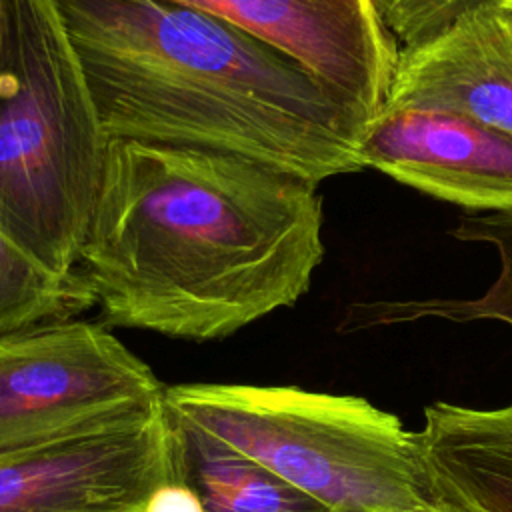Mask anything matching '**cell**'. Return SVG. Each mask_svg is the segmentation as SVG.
Segmentation results:
<instances>
[{"label":"cell","instance_id":"2e32d148","mask_svg":"<svg viewBox=\"0 0 512 512\" xmlns=\"http://www.w3.org/2000/svg\"><path fill=\"white\" fill-rule=\"evenodd\" d=\"M14 28V0H0V62L8 50Z\"/></svg>","mask_w":512,"mask_h":512},{"label":"cell","instance_id":"4fadbf2b","mask_svg":"<svg viewBox=\"0 0 512 512\" xmlns=\"http://www.w3.org/2000/svg\"><path fill=\"white\" fill-rule=\"evenodd\" d=\"M92 306L94 296L80 270L54 272L0 232V336L72 320Z\"/></svg>","mask_w":512,"mask_h":512},{"label":"cell","instance_id":"6da1fadb","mask_svg":"<svg viewBox=\"0 0 512 512\" xmlns=\"http://www.w3.org/2000/svg\"><path fill=\"white\" fill-rule=\"evenodd\" d=\"M322 258L318 184L240 154L108 140L78 260L104 326L220 340L294 306Z\"/></svg>","mask_w":512,"mask_h":512},{"label":"cell","instance_id":"7a4b0ae2","mask_svg":"<svg viewBox=\"0 0 512 512\" xmlns=\"http://www.w3.org/2000/svg\"><path fill=\"white\" fill-rule=\"evenodd\" d=\"M108 140L240 154L308 182L360 172L368 124L272 44L166 0H50Z\"/></svg>","mask_w":512,"mask_h":512},{"label":"cell","instance_id":"5b68a950","mask_svg":"<svg viewBox=\"0 0 512 512\" xmlns=\"http://www.w3.org/2000/svg\"><path fill=\"white\" fill-rule=\"evenodd\" d=\"M166 386L104 324L46 322L0 336V456L162 406Z\"/></svg>","mask_w":512,"mask_h":512},{"label":"cell","instance_id":"5bb4252c","mask_svg":"<svg viewBox=\"0 0 512 512\" xmlns=\"http://www.w3.org/2000/svg\"><path fill=\"white\" fill-rule=\"evenodd\" d=\"M482 0H374L400 46L416 44Z\"/></svg>","mask_w":512,"mask_h":512},{"label":"cell","instance_id":"9c48e42d","mask_svg":"<svg viewBox=\"0 0 512 512\" xmlns=\"http://www.w3.org/2000/svg\"><path fill=\"white\" fill-rule=\"evenodd\" d=\"M402 106L466 114L512 134V12L480 2L402 46L384 108Z\"/></svg>","mask_w":512,"mask_h":512},{"label":"cell","instance_id":"ac0fdd59","mask_svg":"<svg viewBox=\"0 0 512 512\" xmlns=\"http://www.w3.org/2000/svg\"><path fill=\"white\" fill-rule=\"evenodd\" d=\"M482 2H486V4H490V6H496V8H502V10L512 12V0H482ZM478 4H480V2H478Z\"/></svg>","mask_w":512,"mask_h":512},{"label":"cell","instance_id":"8fae6325","mask_svg":"<svg viewBox=\"0 0 512 512\" xmlns=\"http://www.w3.org/2000/svg\"><path fill=\"white\" fill-rule=\"evenodd\" d=\"M174 480L190 486L206 512H330L250 456L190 424L166 402Z\"/></svg>","mask_w":512,"mask_h":512},{"label":"cell","instance_id":"277c9868","mask_svg":"<svg viewBox=\"0 0 512 512\" xmlns=\"http://www.w3.org/2000/svg\"><path fill=\"white\" fill-rule=\"evenodd\" d=\"M166 406L250 456L330 512L414 508L440 500L420 432L366 398L298 386L174 384Z\"/></svg>","mask_w":512,"mask_h":512},{"label":"cell","instance_id":"3957f363","mask_svg":"<svg viewBox=\"0 0 512 512\" xmlns=\"http://www.w3.org/2000/svg\"><path fill=\"white\" fill-rule=\"evenodd\" d=\"M106 152L50 0H14L0 62V232L54 272L78 270Z\"/></svg>","mask_w":512,"mask_h":512},{"label":"cell","instance_id":"7c38bea8","mask_svg":"<svg viewBox=\"0 0 512 512\" xmlns=\"http://www.w3.org/2000/svg\"><path fill=\"white\" fill-rule=\"evenodd\" d=\"M460 242L490 246L498 256V274L492 284L472 298H410L356 302L348 308L342 330H368L418 320L476 322L492 320L512 328V212L464 216L450 230Z\"/></svg>","mask_w":512,"mask_h":512},{"label":"cell","instance_id":"ba28073f","mask_svg":"<svg viewBox=\"0 0 512 512\" xmlns=\"http://www.w3.org/2000/svg\"><path fill=\"white\" fill-rule=\"evenodd\" d=\"M358 156L396 182L438 200L512 212V134L436 108H384L362 130Z\"/></svg>","mask_w":512,"mask_h":512},{"label":"cell","instance_id":"30bf717a","mask_svg":"<svg viewBox=\"0 0 512 512\" xmlns=\"http://www.w3.org/2000/svg\"><path fill=\"white\" fill-rule=\"evenodd\" d=\"M420 446L440 498L466 512H512V402L428 404Z\"/></svg>","mask_w":512,"mask_h":512},{"label":"cell","instance_id":"e0dca14e","mask_svg":"<svg viewBox=\"0 0 512 512\" xmlns=\"http://www.w3.org/2000/svg\"><path fill=\"white\" fill-rule=\"evenodd\" d=\"M370 512H466L464 508H460L458 504L450 502V500H436L434 504H426V506H414V508H386V510H370Z\"/></svg>","mask_w":512,"mask_h":512},{"label":"cell","instance_id":"9a60e30c","mask_svg":"<svg viewBox=\"0 0 512 512\" xmlns=\"http://www.w3.org/2000/svg\"><path fill=\"white\" fill-rule=\"evenodd\" d=\"M142 512H206V510L190 486L178 480H170L158 486L150 494Z\"/></svg>","mask_w":512,"mask_h":512},{"label":"cell","instance_id":"8992f818","mask_svg":"<svg viewBox=\"0 0 512 512\" xmlns=\"http://www.w3.org/2000/svg\"><path fill=\"white\" fill-rule=\"evenodd\" d=\"M170 480L162 402L148 414L0 456V512H142Z\"/></svg>","mask_w":512,"mask_h":512},{"label":"cell","instance_id":"52a82bcc","mask_svg":"<svg viewBox=\"0 0 512 512\" xmlns=\"http://www.w3.org/2000/svg\"><path fill=\"white\" fill-rule=\"evenodd\" d=\"M220 18L282 50L366 122L382 112L400 42L374 0H166Z\"/></svg>","mask_w":512,"mask_h":512}]
</instances>
